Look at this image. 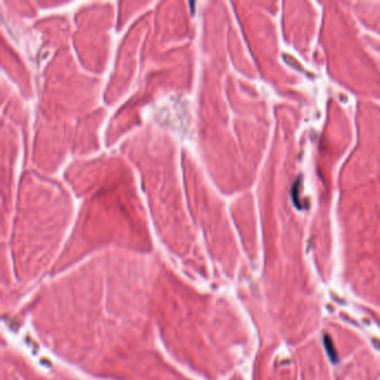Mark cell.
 <instances>
[{
	"label": "cell",
	"mask_w": 380,
	"mask_h": 380,
	"mask_svg": "<svg viewBox=\"0 0 380 380\" xmlns=\"http://www.w3.org/2000/svg\"><path fill=\"white\" fill-rule=\"evenodd\" d=\"M325 347L327 349L329 357L331 358V360L333 361V363H336V361H337V356H336V349H334V347L332 345L331 339H330L328 337V336H326V337H325Z\"/></svg>",
	"instance_id": "6da1fadb"
}]
</instances>
